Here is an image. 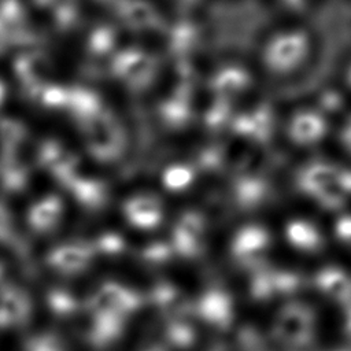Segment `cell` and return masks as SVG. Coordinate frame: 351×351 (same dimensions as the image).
Returning a JSON list of instances; mask_svg holds the SVG:
<instances>
[{
	"label": "cell",
	"instance_id": "obj_1",
	"mask_svg": "<svg viewBox=\"0 0 351 351\" xmlns=\"http://www.w3.org/2000/svg\"><path fill=\"white\" fill-rule=\"evenodd\" d=\"M30 315V302L26 293L12 285L0 288V328L25 322Z\"/></svg>",
	"mask_w": 351,
	"mask_h": 351
},
{
	"label": "cell",
	"instance_id": "obj_2",
	"mask_svg": "<svg viewBox=\"0 0 351 351\" xmlns=\"http://www.w3.org/2000/svg\"><path fill=\"white\" fill-rule=\"evenodd\" d=\"M86 252L80 247H59L48 256V265L62 273H74L81 270L86 263Z\"/></svg>",
	"mask_w": 351,
	"mask_h": 351
},
{
	"label": "cell",
	"instance_id": "obj_3",
	"mask_svg": "<svg viewBox=\"0 0 351 351\" xmlns=\"http://www.w3.org/2000/svg\"><path fill=\"white\" fill-rule=\"evenodd\" d=\"M58 210L55 202H44L30 213V223L36 230H48L56 222Z\"/></svg>",
	"mask_w": 351,
	"mask_h": 351
},
{
	"label": "cell",
	"instance_id": "obj_4",
	"mask_svg": "<svg viewBox=\"0 0 351 351\" xmlns=\"http://www.w3.org/2000/svg\"><path fill=\"white\" fill-rule=\"evenodd\" d=\"M25 350L26 351H60L56 339L49 335L32 337L30 340H27Z\"/></svg>",
	"mask_w": 351,
	"mask_h": 351
},
{
	"label": "cell",
	"instance_id": "obj_5",
	"mask_svg": "<svg viewBox=\"0 0 351 351\" xmlns=\"http://www.w3.org/2000/svg\"><path fill=\"white\" fill-rule=\"evenodd\" d=\"M21 70H22V74L25 75V78H27L29 81H36L37 77L40 75V73L44 70V62L37 55L29 56V58L23 59Z\"/></svg>",
	"mask_w": 351,
	"mask_h": 351
},
{
	"label": "cell",
	"instance_id": "obj_6",
	"mask_svg": "<svg viewBox=\"0 0 351 351\" xmlns=\"http://www.w3.org/2000/svg\"><path fill=\"white\" fill-rule=\"evenodd\" d=\"M49 306L52 307L53 311L56 313H67L70 310V300L67 299V296L62 295L60 292H52L48 298Z\"/></svg>",
	"mask_w": 351,
	"mask_h": 351
},
{
	"label": "cell",
	"instance_id": "obj_7",
	"mask_svg": "<svg viewBox=\"0 0 351 351\" xmlns=\"http://www.w3.org/2000/svg\"><path fill=\"white\" fill-rule=\"evenodd\" d=\"M0 136L4 141L12 143L16 141L21 136V129L14 123V122H3L0 125Z\"/></svg>",
	"mask_w": 351,
	"mask_h": 351
},
{
	"label": "cell",
	"instance_id": "obj_8",
	"mask_svg": "<svg viewBox=\"0 0 351 351\" xmlns=\"http://www.w3.org/2000/svg\"><path fill=\"white\" fill-rule=\"evenodd\" d=\"M11 239V219L4 207L0 206V241Z\"/></svg>",
	"mask_w": 351,
	"mask_h": 351
},
{
	"label": "cell",
	"instance_id": "obj_9",
	"mask_svg": "<svg viewBox=\"0 0 351 351\" xmlns=\"http://www.w3.org/2000/svg\"><path fill=\"white\" fill-rule=\"evenodd\" d=\"M1 41H3V33H1V27H0V47H1Z\"/></svg>",
	"mask_w": 351,
	"mask_h": 351
},
{
	"label": "cell",
	"instance_id": "obj_10",
	"mask_svg": "<svg viewBox=\"0 0 351 351\" xmlns=\"http://www.w3.org/2000/svg\"><path fill=\"white\" fill-rule=\"evenodd\" d=\"M0 95H1V89H0Z\"/></svg>",
	"mask_w": 351,
	"mask_h": 351
}]
</instances>
